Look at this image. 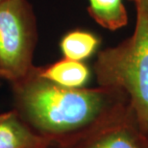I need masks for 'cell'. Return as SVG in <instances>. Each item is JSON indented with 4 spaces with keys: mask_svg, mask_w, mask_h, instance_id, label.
<instances>
[{
    "mask_svg": "<svg viewBox=\"0 0 148 148\" xmlns=\"http://www.w3.org/2000/svg\"><path fill=\"white\" fill-rule=\"evenodd\" d=\"M90 17L101 27L115 31L128 23V13L123 0H88Z\"/></svg>",
    "mask_w": 148,
    "mask_h": 148,
    "instance_id": "ba28073f",
    "label": "cell"
},
{
    "mask_svg": "<svg viewBox=\"0 0 148 148\" xmlns=\"http://www.w3.org/2000/svg\"><path fill=\"white\" fill-rule=\"evenodd\" d=\"M0 148H51L13 109L0 114Z\"/></svg>",
    "mask_w": 148,
    "mask_h": 148,
    "instance_id": "5b68a950",
    "label": "cell"
},
{
    "mask_svg": "<svg viewBox=\"0 0 148 148\" xmlns=\"http://www.w3.org/2000/svg\"><path fill=\"white\" fill-rule=\"evenodd\" d=\"M41 77L54 84L69 88H86L91 70L85 62L64 58L45 66H38Z\"/></svg>",
    "mask_w": 148,
    "mask_h": 148,
    "instance_id": "8992f818",
    "label": "cell"
},
{
    "mask_svg": "<svg viewBox=\"0 0 148 148\" xmlns=\"http://www.w3.org/2000/svg\"><path fill=\"white\" fill-rule=\"evenodd\" d=\"M101 40L90 31L75 29L67 32L60 40V49L64 58L85 62L98 50Z\"/></svg>",
    "mask_w": 148,
    "mask_h": 148,
    "instance_id": "52a82bcc",
    "label": "cell"
},
{
    "mask_svg": "<svg viewBox=\"0 0 148 148\" xmlns=\"http://www.w3.org/2000/svg\"><path fill=\"white\" fill-rule=\"evenodd\" d=\"M130 1H133L135 4H140L148 14V0H130Z\"/></svg>",
    "mask_w": 148,
    "mask_h": 148,
    "instance_id": "9c48e42d",
    "label": "cell"
},
{
    "mask_svg": "<svg viewBox=\"0 0 148 148\" xmlns=\"http://www.w3.org/2000/svg\"><path fill=\"white\" fill-rule=\"evenodd\" d=\"M129 1H130V0H129Z\"/></svg>",
    "mask_w": 148,
    "mask_h": 148,
    "instance_id": "8fae6325",
    "label": "cell"
},
{
    "mask_svg": "<svg viewBox=\"0 0 148 148\" xmlns=\"http://www.w3.org/2000/svg\"><path fill=\"white\" fill-rule=\"evenodd\" d=\"M38 38L36 16L27 0L0 3V78L11 85L30 73Z\"/></svg>",
    "mask_w": 148,
    "mask_h": 148,
    "instance_id": "3957f363",
    "label": "cell"
},
{
    "mask_svg": "<svg viewBox=\"0 0 148 148\" xmlns=\"http://www.w3.org/2000/svg\"><path fill=\"white\" fill-rule=\"evenodd\" d=\"M135 6L134 33L117 45L98 52L93 74L97 86L126 94L138 123L148 135V14L140 4Z\"/></svg>",
    "mask_w": 148,
    "mask_h": 148,
    "instance_id": "7a4b0ae2",
    "label": "cell"
},
{
    "mask_svg": "<svg viewBox=\"0 0 148 148\" xmlns=\"http://www.w3.org/2000/svg\"><path fill=\"white\" fill-rule=\"evenodd\" d=\"M3 1H5V0H0V3H2Z\"/></svg>",
    "mask_w": 148,
    "mask_h": 148,
    "instance_id": "30bf717a",
    "label": "cell"
},
{
    "mask_svg": "<svg viewBox=\"0 0 148 148\" xmlns=\"http://www.w3.org/2000/svg\"><path fill=\"white\" fill-rule=\"evenodd\" d=\"M11 87L14 110L51 148L72 145L129 101L116 88L61 87L41 77L36 66Z\"/></svg>",
    "mask_w": 148,
    "mask_h": 148,
    "instance_id": "6da1fadb",
    "label": "cell"
},
{
    "mask_svg": "<svg viewBox=\"0 0 148 148\" xmlns=\"http://www.w3.org/2000/svg\"><path fill=\"white\" fill-rule=\"evenodd\" d=\"M66 148H148V135L127 101L85 137Z\"/></svg>",
    "mask_w": 148,
    "mask_h": 148,
    "instance_id": "277c9868",
    "label": "cell"
}]
</instances>
